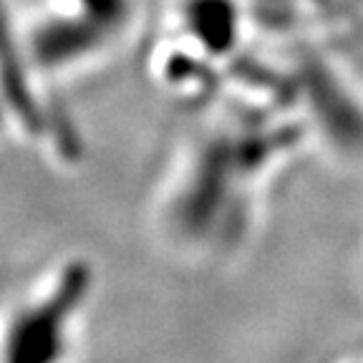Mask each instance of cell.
Masks as SVG:
<instances>
[{
  "mask_svg": "<svg viewBox=\"0 0 363 363\" xmlns=\"http://www.w3.org/2000/svg\"><path fill=\"white\" fill-rule=\"evenodd\" d=\"M303 129L272 119H233L194 134L172 157L154 197V227L184 257L240 247L265 187L303 147Z\"/></svg>",
  "mask_w": 363,
  "mask_h": 363,
  "instance_id": "1",
  "label": "cell"
},
{
  "mask_svg": "<svg viewBox=\"0 0 363 363\" xmlns=\"http://www.w3.org/2000/svg\"><path fill=\"white\" fill-rule=\"evenodd\" d=\"M94 267L63 257L0 303V363H81Z\"/></svg>",
  "mask_w": 363,
  "mask_h": 363,
  "instance_id": "2",
  "label": "cell"
},
{
  "mask_svg": "<svg viewBox=\"0 0 363 363\" xmlns=\"http://www.w3.org/2000/svg\"><path fill=\"white\" fill-rule=\"evenodd\" d=\"M184 23L194 43L210 56H227L238 45L240 18L233 0H189Z\"/></svg>",
  "mask_w": 363,
  "mask_h": 363,
  "instance_id": "3",
  "label": "cell"
},
{
  "mask_svg": "<svg viewBox=\"0 0 363 363\" xmlns=\"http://www.w3.org/2000/svg\"><path fill=\"white\" fill-rule=\"evenodd\" d=\"M13 126H18V121H16V116H13L11 106L6 104V99L0 96V139H3Z\"/></svg>",
  "mask_w": 363,
  "mask_h": 363,
  "instance_id": "4",
  "label": "cell"
},
{
  "mask_svg": "<svg viewBox=\"0 0 363 363\" xmlns=\"http://www.w3.org/2000/svg\"><path fill=\"white\" fill-rule=\"evenodd\" d=\"M343 363H363V356L361 358H348V361H343Z\"/></svg>",
  "mask_w": 363,
  "mask_h": 363,
  "instance_id": "5",
  "label": "cell"
}]
</instances>
